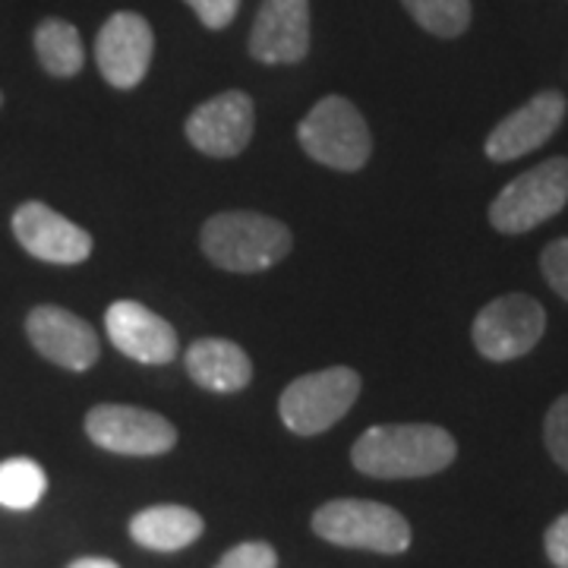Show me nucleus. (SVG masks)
Segmentation results:
<instances>
[{"label":"nucleus","instance_id":"17","mask_svg":"<svg viewBox=\"0 0 568 568\" xmlns=\"http://www.w3.org/2000/svg\"><path fill=\"white\" fill-rule=\"evenodd\" d=\"M203 518L186 506H152L142 508L130 521V537L145 549L174 552L190 547L203 537Z\"/></svg>","mask_w":568,"mask_h":568},{"label":"nucleus","instance_id":"13","mask_svg":"<svg viewBox=\"0 0 568 568\" xmlns=\"http://www.w3.org/2000/svg\"><path fill=\"white\" fill-rule=\"evenodd\" d=\"M566 111L568 102L562 92H556V89L537 92L528 104H521L499 126H493L487 145H484L487 159H493V162H515V159L528 155L534 149H540L562 126Z\"/></svg>","mask_w":568,"mask_h":568},{"label":"nucleus","instance_id":"3","mask_svg":"<svg viewBox=\"0 0 568 568\" xmlns=\"http://www.w3.org/2000/svg\"><path fill=\"white\" fill-rule=\"evenodd\" d=\"M313 530L335 547L398 556L410 547V525L402 511L369 499H332L313 515Z\"/></svg>","mask_w":568,"mask_h":568},{"label":"nucleus","instance_id":"25","mask_svg":"<svg viewBox=\"0 0 568 568\" xmlns=\"http://www.w3.org/2000/svg\"><path fill=\"white\" fill-rule=\"evenodd\" d=\"M544 547H547L549 562L556 568H568V511L559 515L552 525L547 528V537H544Z\"/></svg>","mask_w":568,"mask_h":568},{"label":"nucleus","instance_id":"1","mask_svg":"<svg viewBox=\"0 0 568 568\" xmlns=\"http://www.w3.org/2000/svg\"><path fill=\"white\" fill-rule=\"evenodd\" d=\"M458 455L455 436L433 424H386L366 429L351 448L354 467L376 480H410L446 470Z\"/></svg>","mask_w":568,"mask_h":568},{"label":"nucleus","instance_id":"10","mask_svg":"<svg viewBox=\"0 0 568 568\" xmlns=\"http://www.w3.org/2000/svg\"><path fill=\"white\" fill-rule=\"evenodd\" d=\"M26 335L44 361L73 369V373H85L89 366H95L102 354V342L95 328L63 306H36L26 316Z\"/></svg>","mask_w":568,"mask_h":568},{"label":"nucleus","instance_id":"6","mask_svg":"<svg viewBox=\"0 0 568 568\" xmlns=\"http://www.w3.org/2000/svg\"><path fill=\"white\" fill-rule=\"evenodd\" d=\"M568 203V159L549 162L518 174L515 181L499 190L489 205V224L499 234H525L537 224L559 215Z\"/></svg>","mask_w":568,"mask_h":568},{"label":"nucleus","instance_id":"15","mask_svg":"<svg viewBox=\"0 0 568 568\" xmlns=\"http://www.w3.org/2000/svg\"><path fill=\"white\" fill-rule=\"evenodd\" d=\"M250 54L260 63H301L310 54V0H263Z\"/></svg>","mask_w":568,"mask_h":568},{"label":"nucleus","instance_id":"7","mask_svg":"<svg viewBox=\"0 0 568 568\" xmlns=\"http://www.w3.org/2000/svg\"><path fill=\"white\" fill-rule=\"evenodd\" d=\"M544 332H547V313L528 294L496 297L477 313L470 328L474 347L493 364L525 357L544 338Z\"/></svg>","mask_w":568,"mask_h":568},{"label":"nucleus","instance_id":"4","mask_svg":"<svg viewBox=\"0 0 568 568\" xmlns=\"http://www.w3.org/2000/svg\"><path fill=\"white\" fill-rule=\"evenodd\" d=\"M297 140L310 159L335 171H361L373 152L364 114L342 95H325L313 104L297 126Z\"/></svg>","mask_w":568,"mask_h":568},{"label":"nucleus","instance_id":"5","mask_svg":"<svg viewBox=\"0 0 568 568\" xmlns=\"http://www.w3.org/2000/svg\"><path fill=\"white\" fill-rule=\"evenodd\" d=\"M361 373L351 366H328L306 373L282 392V424L297 436H316L335 426L361 395Z\"/></svg>","mask_w":568,"mask_h":568},{"label":"nucleus","instance_id":"18","mask_svg":"<svg viewBox=\"0 0 568 568\" xmlns=\"http://www.w3.org/2000/svg\"><path fill=\"white\" fill-rule=\"evenodd\" d=\"M36 54H39L41 67L51 73V77H77L85 63V48H82L80 29L73 22L51 20L39 22L36 29Z\"/></svg>","mask_w":568,"mask_h":568},{"label":"nucleus","instance_id":"24","mask_svg":"<svg viewBox=\"0 0 568 568\" xmlns=\"http://www.w3.org/2000/svg\"><path fill=\"white\" fill-rule=\"evenodd\" d=\"M183 3L200 17L205 29H227L241 10V0H183Z\"/></svg>","mask_w":568,"mask_h":568},{"label":"nucleus","instance_id":"2","mask_svg":"<svg viewBox=\"0 0 568 568\" xmlns=\"http://www.w3.org/2000/svg\"><path fill=\"white\" fill-rule=\"evenodd\" d=\"M203 253L227 272H265L291 253L294 237L278 219L260 212H219L203 224Z\"/></svg>","mask_w":568,"mask_h":568},{"label":"nucleus","instance_id":"23","mask_svg":"<svg viewBox=\"0 0 568 568\" xmlns=\"http://www.w3.org/2000/svg\"><path fill=\"white\" fill-rule=\"evenodd\" d=\"M215 568H278V556L268 544L253 540V544H237L234 549H227Z\"/></svg>","mask_w":568,"mask_h":568},{"label":"nucleus","instance_id":"14","mask_svg":"<svg viewBox=\"0 0 568 568\" xmlns=\"http://www.w3.org/2000/svg\"><path fill=\"white\" fill-rule=\"evenodd\" d=\"M104 328H108V338L114 342V347L136 364H171L181 347L174 325L136 301H118L108 306Z\"/></svg>","mask_w":568,"mask_h":568},{"label":"nucleus","instance_id":"20","mask_svg":"<svg viewBox=\"0 0 568 568\" xmlns=\"http://www.w3.org/2000/svg\"><path fill=\"white\" fill-rule=\"evenodd\" d=\"M410 20L436 39H458L470 26V0H402Z\"/></svg>","mask_w":568,"mask_h":568},{"label":"nucleus","instance_id":"21","mask_svg":"<svg viewBox=\"0 0 568 568\" xmlns=\"http://www.w3.org/2000/svg\"><path fill=\"white\" fill-rule=\"evenodd\" d=\"M544 439H547L552 462L568 470V395H562L556 405L549 407L547 424H544Z\"/></svg>","mask_w":568,"mask_h":568},{"label":"nucleus","instance_id":"12","mask_svg":"<svg viewBox=\"0 0 568 568\" xmlns=\"http://www.w3.org/2000/svg\"><path fill=\"white\" fill-rule=\"evenodd\" d=\"M13 234L41 263L77 265L92 253V234L44 203H22L13 212Z\"/></svg>","mask_w":568,"mask_h":568},{"label":"nucleus","instance_id":"27","mask_svg":"<svg viewBox=\"0 0 568 568\" xmlns=\"http://www.w3.org/2000/svg\"><path fill=\"white\" fill-rule=\"evenodd\" d=\"M0 104H3V95H0Z\"/></svg>","mask_w":568,"mask_h":568},{"label":"nucleus","instance_id":"26","mask_svg":"<svg viewBox=\"0 0 568 568\" xmlns=\"http://www.w3.org/2000/svg\"><path fill=\"white\" fill-rule=\"evenodd\" d=\"M70 568H121V566H118V562H111V559H102V556H85V559L70 562Z\"/></svg>","mask_w":568,"mask_h":568},{"label":"nucleus","instance_id":"22","mask_svg":"<svg viewBox=\"0 0 568 568\" xmlns=\"http://www.w3.org/2000/svg\"><path fill=\"white\" fill-rule=\"evenodd\" d=\"M540 272L549 282V287L568 301V237H559L540 253Z\"/></svg>","mask_w":568,"mask_h":568},{"label":"nucleus","instance_id":"9","mask_svg":"<svg viewBox=\"0 0 568 568\" xmlns=\"http://www.w3.org/2000/svg\"><path fill=\"white\" fill-rule=\"evenodd\" d=\"M253 126H256V108L246 92H222L215 99L203 102L190 118H186V140L193 142V149H200L203 155L212 159H234L241 155L250 140H253Z\"/></svg>","mask_w":568,"mask_h":568},{"label":"nucleus","instance_id":"8","mask_svg":"<svg viewBox=\"0 0 568 568\" xmlns=\"http://www.w3.org/2000/svg\"><path fill=\"white\" fill-rule=\"evenodd\" d=\"M85 436L114 455H164L178 443V429L162 414L133 405H99L85 414Z\"/></svg>","mask_w":568,"mask_h":568},{"label":"nucleus","instance_id":"11","mask_svg":"<svg viewBox=\"0 0 568 568\" xmlns=\"http://www.w3.org/2000/svg\"><path fill=\"white\" fill-rule=\"evenodd\" d=\"M152 54H155L152 26L130 10L114 13L95 39V63L102 70L104 82L114 89L140 85L149 73Z\"/></svg>","mask_w":568,"mask_h":568},{"label":"nucleus","instance_id":"16","mask_svg":"<svg viewBox=\"0 0 568 568\" xmlns=\"http://www.w3.org/2000/svg\"><path fill=\"white\" fill-rule=\"evenodd\" d=\"M186 373L196 386L209 392H241L253 379V364L246 357V351L227 338H200L186 351Z\"/></svg>","mask_w":568,"mask_h":568},{"label":"nucleus","instance_id":"19","mask_svg":"<svg viewBox=\"0 0 568 568\" xmlns=\"http://www.w3.org/2000/svg\"><path fill=\"white\" fill-rule=\"evenodd\" d=\"M48 489L44 467L32 458H7L0 462V506L13 511H29L41 503Z\"/></svg>","mask_w":568,"mask_h":568}]
</instances>
